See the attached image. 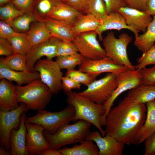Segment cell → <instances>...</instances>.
<instances>
[{
	"label": "cell",
	"mask_w": 155,
	"mask_h": 155,
	"mask_svg": "<svg viewBox=\"0 0 155 155\" xmlns=\"http://www.w3.org/2000/svg\"><path fill=\"white\" fill-rule=\"evenodd\" d=\"M146 104L135 102L127 96L112 108L106 117L105 131L127 145L138 144L141 129L145 121Z\"/></svg>",
	"instance_id": "6da1fadb"
},
{
	"label": "cell",
	"mask_w": 155,
	"mask_h": 155,
	"mask_svg": "<svg viewBox=\"0 0 155 155\" xmlns=\"http://www.w3.org/2000/svg\"><path fill=\"white\" fill-rule=\"evenodd\" d=\"M67 103L75 110L73 121L82 120L94 125L103 136L106 135L102 126H104L106 110L103 104L96 103L89 98L72 91L66 94Z\"/></svg>",
	"instance_id": "7a4b0ae2"
},
{
	"label": "cell",
	"mask_w": 155,
	"mask_h": 155,
	"mask_svg": "<svg viewBox=\"0 0 155 155\" xmlns=\"http://www.w3.org/2000/svg\"><path fill=\"white\" fill-rule=\"evenodd\" d=\"M91 125L84 121L79 120L72 124H65L54 134L45 130L43 134L50 147L59 149L67 145L80 143L86 140L91 132Z\"/></svg>",
	"instance_id": "3957f363"
},
{
	"label": "cell",
	"mask_w": 155,
	"mask_h": 155,
	"mask_svg": "<svg viewBox=\"0 0 155 155\" xmlns=\"http://www.w3.org/2000/svg\"><path fill=\"white\" fill-rule=\"evenodd\" d=\"M15 94L18 103H23L28 109H44L52 96L49 88L39 79L24 86L16 85Z\"/></svg>",
	"instance_id": "277c9868"
},
{
	"label": "cell",
	"mask_w": 155,
	"mask_h": 155,
	"mask_svg": "<svg viewBox=\"0 0 155 155\" xmlns=\"http://www.w3.org/2000/svg\"><path fill=\"white\" fill-rule=\"evenodd\" d=\"M75 110L71 105L58 112H50L44 109L38 110L35 115L26 118L25 122L41 125L45 130L54 134L62 126L72 121Z\"/></svg>",
	"instance_id": "5b68a950"
},
{
	"label": "cell",
	"mask_w": 155,
	"mask_h": 155,
	"mask_svg": "<svg viewBox=\"0 0 155 155\" xmlns=\"http://www.w3.org/2000/svg\"><path fill=\"white\" fill-rule=\"evenodd\" d=\"M132 40V38L126 33L121 34L117 38L113 32H108L102 41L106 56L117 65L135 70L134 66L128 58L127 52V46Z\"/></svg>",
	"instance_id": "8992f818"
},
{
	"label": "cell",
	"mask_w": 155,
	"mask_h": 155,
	"mask_svg": "<svg viewBox=\"0 0 155 155\" xmlns=\"http://www.w3.org/2000/svg\"><path fill=\"white\" fill-rule=\"evenodd\" d=\"M116 75L108 73L101 78L94 80L87 86V89L78 93L96 103L103 104L111 97L118 86Z\"/></svg>",
	"instance_id": "52a82bcc"
},
{
	"label": "cell",
	"mask_w": 155,
	"mask_h": 155,
	"mask_svg": "<svg viewBox=\"0 0 155 155\" xmlns=\"http://www.w3.org/2000/svg\"><path fill=\"white\" fill-rule=\"evenodd\" d=\"M61 69L56 61L46 59L37 61L34 71L39 73L40 79L48 87L52 94H57L63 90Z\"/></svg>",
	"instance_id": "ba28073f"
},
{
	"label": "cell",
	"mask_w": 155,
	"mask_h": 155,
	"mask_svg": "<svg viewBox=\"0 0 155 155\" xmlns=\"http://www.w3.org/2000/svg\"><path fill=\"white\" fill-rule=\"evenodd\" d=\"M26 104L20 103L16 108L9 111H0V143L1 146L10 152L9 137L13 129L17 130L20 126L21 117L28 110Z\"/></svg>",
	"instance_id": "9c48e42d"
},
{
	"label": "cell",
	"mask_w": 155,
	"mask_h": 155,
	"mask_svg": "<svg viewBox=\"0 0 155 155\" xmlns=\"http://www.w3.org/2000/svg\"><path fill=\"white\" fill-rule=\"evenodd\" d=\"M97 35L95 31H92L75 35L73 42L84 58L98 60L106 56L104 49L97 39Z\"/></svg>",
	"instance_id": "30bf717a"
},
{
	"label": "cell",
	"mask_w": 155,
	"mask_h": 155,
	"mask_svg": "<svg viewBox=\"0 0 155 155\" xmlns=\"http://www.w3.org/2000/svg\"><path fill=\"white\" fill-rule=\"evenodd\" d=\"M118 86L111 97L105 102L104 106L106 116L113 105L116 99L123 92L131 90L142 83L141 74L139 70H127L123 71L116 75Z\"/></svg>",
	"instance_id": "8fae6325"
},
{
	"label": "cell",
	"mask_w": 155,
	"mask_h": 155,
	"mask_svg": "<svg viewBox=\"0 0 155 155\" xmlns=\"http://www.w3.org/2000/svg\"><path fill=\"white\" fill-rule=\"evenodd\" d=\"M61 40L51 36L44 41L32 46L30 52L25 56L28 71H34L35 64L42 57L45 56L48 59H52L57 57V47Z\"/></svg>",
	"instance_id": "7c38bea8"
},
{
	"label": "cell",
	"mask_w": 155,
	"mask_h": 155,
	"mask_svg": "<svg viewBox=\"0 0 155 155\" xmlns=\"http://www.w3.org/2000/svg\"><path fill=\"white\" fill-rule=\"evenodd\" d=\"M128 69L125 66L115 64L111 58L106 56L98 60L84 58L82 63L79 65L78 70L96 78L100 74L105 72L112 73L117 75Z\"/></svg>",
	"instance_id": "4fadbf2b"
},
{
	"label": "cell",
	"mask_w": 155,
	"mask_h": 155,
	"mask_svg": "<svg viewBox=\"0 0 155 155\" xmlns=\"http://www.w3.org/2000/svg\"><path fill=\"white\" fill-rule=\"evenodd\" d=\"M25 125L27 130L26 142L27 151L31 155H41L44 150L50 147L43 134L44 129L36 124L25 123Z\"/></svg>",
	"instance_id": "5bb4252c"
},
{
	"label": "cell",
	"mask_w": 155,
	"mask_h": 155,
	"mask_svg": "<svg viewBox=\"0 0 155 155\" xmlns=\"http://www.w3.org/2000/svg\"><path fill=\"white\" fill-rule=\"evenodd\" d=\"M86 140L95 142L99 150V155H122L125 144L114 137L106 134L102 137L98 131L90 133Z\"/></svg>",
	"instance_id": "9a60e30c"
},
{
	"label": "cell",
	"mask_w": 155,
	"mask_h": 155,
	"mask_svg": "<svg viewBox=\"0 0 155 155\" xmlns=\"http://www.w3.org/2000/svg\"><path fill=\"white\" fill-rule=\"evenodd\" d=\"M117 11L124 16L127 24L138 32L144 33L153 19L151 16L145 11L127 6L121 7Z\"/></svg>",
	"instance_id": "2e32d148"
},
{
	"label": "cell",
	"mask_w": 155,
	"mask_h": 155,
	"mask_svg": "<svg viewBox=\"0 0 155 155\" xmlns=\"http://www.w3.org/2000/svg\"><path fill=\"white\" fill-rule=\"evenodd\" d=\"M26 112L21 117V123L19 128L12 130L9 137L10 152L12 155H31L26 146V135L27 132L25 125L26 118Z\"/></svg>",
	"instance_id": "e0dca14e"
},
{
	"label": "cell",
	"mask_w": 155,
	"mask_h": 155,
	"mask_svg": "<svg viewBox=\"0 0 155 155\" xmlns=\"http://www.w3.org/2000/svg\"><path fill=\"white\" fill-rule=\"evenodd\" d=\"M123 29L129 30L135 34V37L139 35L138 32L127 25L124 16L118 11L107 14L100 20V23L96 30L100 40L103 39L102 33L107 30H116L119 31Z\"/></svg>",
	"instance_id": "ac0fdd59"
},
{
	"label": "cell",
	"mask_w": 155,
	"mask_h": 155,
	"mask_svg": "<svg viewBox=\"0 0 155 155\" xmlns=\"http://www.w3.org/2000/svg\"><path fill=\"white\" fill-rule=\"evenodd\" d=\"M0 79H5L11 82L14 81L18 85L22 86L40 79V76L37 71L30 72L10 69L6 67L0 59Z\"/></svg>",
	"instance_id": "d6986e66"
},
{
	"label": "cell",
	"mask_w": 155,
	"mask_h": 155,
	"mask_svg": "<svg viewBox=\"0 0 155 155\" xmlns=\"http://www.w3.org/2000/svg\"><path fill=\"white\" fill-rule=\"evenodd\" d=\"M16 85L4 79L0 81V111L14 110L19 106L15 94Z\"/></svg>",
	"instance_id": "ffe728a7"
},
{
	"label": "cell",
	"mask_w": 155,
	"mask_h": 155,
	"mask_svg": "<svg viewBox=\"0 0 155 155\" xmlns=\"http://www.w3.org/2000/svg\"><path fill=\"white\" fill-rule=\"evenodd\" d=\"M43 21L50 31L52 36L63 41L73 42L75 35L72 25L49 17L46 18Z\"/></svg>",
	"instance_id": "44dd1931"
},
{
	"label": "cell",
	"mask_w": 155,
	"mask_h": 155,
	"mask_svg": "<svg viewBox=\"0 0 155 155\" xmlns=\"http://www.w3.org/2000/svg\"><path fill=\"white\" fill-rule=\"evenodd\" d=\"M82 14L61 1L54 6L48 17L72 25Z\"/></svg>",
	"instance_id": "7402d4cb"
},
{
	"label": "cell",
	"mask_w": 155,
	"mask_h": 155,
	"mask_svg": "<svg viewBox=\"0 0 155 155\" xmlns=\"http://www.w3.org/2000/svg\"><path fill=\"white\" fill-rule=\"evenodd\" d=\"M127 96L135 102L146 104L155 99V84L141 83L130 90Z\"/></svg>",
	"instance_id": "603a6c76"
},
{
	"label": "cell",
	"mask_w": 155,
	"mask_h": 155,
	"mask_svg": "<svg viewBox=\"0 0 155 155\" xmlns=\"http://www.w3.org/2000/svg\"><path fill=\"white\" fill-rule=\"evenodd\" d=\"M147 108L145 121L140 130L138 144L155 132V99L146 104Z\"/></svg>",
	"instance_id": "cb8c5ba5"
},
{
	"label": "cell",
	"mask_w": 155,
	"mask_h": 155,
	"mask_svg": "<svg viewBox=\"0 0 155 155\" xmlns=\"http://www.w3.org/2000/svg\"><path fill=\"white\" fill-rule=\"evenodd\" d=\"M26 33L28 40L32 47L52 36L50 31L44 21L34 22Z\"/></svg>",
	"instance_id": "d4e9b609"
},
{
	"label": "cell",
	"mask_w": 155,
	"mask_h": 155,
	"mask_svg": "<svg viewBox=\"0 0 155 155\" xmlns=\"http://www.w3.org/2000/svg\"><path fill=\"white\" fill-rule=\"evenodd\" d=\"M62 155H99V150L92 140H85L71 147L59 149Z\"/></svg>",
	"instance_id": "484cf974"
},
{
	"label": "cell",
	"mask_w": 155,
	"mask_h": 155,
	"mask_svg": "<svg viewBox=\"0 0 155 155\" xmlns=\"http://www.w3.org/2000/svg\"><path fill=\"white\" fill-rule=\"evenodd\" d=\"M100 23V20L91 14H82L72 25L74 35L95 31Z\"/></svg>",
	"instance_id": "4316f807"
},
{
	"label": "cell",
	"mask_w": 155,
	"mask_h": 155,
	"mask_svg": "<svg viewBox=\"0 0 155 155\" xmlns=\"http://www.w3.org/2000/svg\"><path fill=\"white\" fill-rule=\"evenodd\" d=\"M155 42V16L148 25L146 31L135 37L134 45L142 52L148 50Z\"/></svg>",
	"instance_id": "83f0119b"
},
{
	"label": "cell",
	"mask_w": 155,
	"mask_h": 155,
	"mask_svg": "<svg viewBox=\"0 0 155 155\" xmlns=\"http://www.w3.org/2000/svg\"><path fill=\"white\" fill-rule=\"evenodd\" d=\"M7 39L11 44L15 53L26 56L32 47L28 40L26 33H18Z\"/></svg>",
	"instance_id": "f1b7e54d"
},
{
	"label": "cell",
	"mask_w": 155,
	"mask_h": 155,
	"mask_svg": "<svg viewBox=\"0 0 155 155\" xmlns=\"http://www.w3.org/2000/svg\"><path fill=\"white\" fill-rule=\"evenodd\" d=\"M61 0H38L32 7V12L36 21H43L54 6Z\"/></svg>",
	"instance_id": "f546056e"
},
{
	"label": "cell",
	"mask_w": 155,
	"mask_h": 155,
	"mask_svg": "<svg viewBox=\"0 0 155 155\" xmlns=\"http://www.w3.org/2000/svg\"><path fill=\"white\" fill-rule=\"evenodd\" d=\"M0 59L6 67L10 69L19 71H28L25 56L14 53L5 58Z\"/></svg>",
	"instance_id": "4dcf8cb0"
},
{
	"label": "cell",
	"mask_w": 155,
	"mask_h": 155,
	"mask_svg": "<svg viewBox=\"0 0 155 155\" xmlns=\"http://www.w3.org/2000/svg\"><path fill=\"white\" fill-rule=\"evenodd\" d=\"M84 58L79 53L70 55L57 57L56 61L61 69H74L82 63Z\"/></svg>",
	"instance_id": "1f68e13d"
},
{
	"label": "cell",
	"mask_w": 155,
	"mask_h": 155,
	"mask_svg": "<svg viewBox=\"0 0 155 155\" xmlns=\"http://www.w3.org/2000/svg\"><path fill=\"white\" fill-rule=\"evenodd\" d=\"M36 21L35 18L32 12L24 13L15 18L10 26L17 32H24L28 31L31 23Z\"/></svg>",
	"instance_id": "d6a6232c"
},
{
	"label": "cell",
	"mask_w": 155,
	"mask_h": 155,
	"mask_svg": "<svg viewBox=\"0 0 155 155\" xmlns=\"http://www.w3.org/2000/svg\"><path fill=\"white\" fill-rule=\"evenodd\" d=\"M84 13L91 14L100 20L108 14L104 0H90Z\"/></svg>",
	"instance_id": "836d02e7"
},
{
	"label": "cell",
	"mask_w": 155,
	"mask_h": 155,
	"mask_svg": "<svg viewBox=\"0 0 155 155\" xmlns=\"http://www.w3.org/2000/svg\"><path fill=\"white\" fill-rule=\"evenodd\" d=\"M23 12L16 8L14 5L9 3L0 7V18L10 25L16 18L23 14Z\"/></svg>",
	"instance_id": "e575fe53"
},
{
	"label": "cell",
	"mask_w": 155,
	"mask_h": 155,
	"mask_svg": "<svg viewBox=\"0 0 155 155\" xmlns=\"http://www.w3.org/2000/svg\"><path fill=\"white\" fill-rule=\"evenodd\" d=\"M137 64L134 65V67L135 69L138 70L146 67L148 65H155V44L143 53L142 56L137 59Z\"/></svg>",
	"instance_id": "d590c367"
},
{
	"label": "cell",
	"mask_w": 155,
	"mask_h": 155,
	"mask_svg": "<svg viewBox=\"0 0 155 155\" xmlns=\"http://www.w3.org/2000/svg\"><path fill=\"white\" fill-rule=\"evenodd\" d=\"M65 76L87 86L96 80V78L87 73L75 69L67 70Z\"/></svg>",
	"instance_id": "8d00e7d4"
},
{
	"label": "cell",
	"mask_w": 155,
	"mask_h": 155,
	"mask_svg": "<svg viewBox=\"0 0 155 155\" xmlns=\"http://www.w3.org/2000/svg\"><path fill=\"white\" fill-rule=\"evenodd\" d=\"M78 53V49L73 42L61 40L57 47V57L67 56Z\"/></svg>",
	"instance_id": "74e56055"
},
{
	"label": "cell",
	"mask_w": 155,
	"mask_h": 155,
	"mask_svg": "<svg viewBox=\"0 0 155 155\" xmlns=\"http://www.w3.org/2000/svg\"><path fill=\"white\" fill-rule=\"evenodd\" d=\"M139 71L142 83L149 84H155V65L151 68L145 67Z\"/></svg>",
	"instance_id": "f35d334b"
},
{
	"label": "cell",
	"mask_w": 155,
	"mask_h": 155,
	"mask_svg": "<svg viewBox=\"0 0 155 155\" xmlns=\"http://www.w3.org/2000/svg\"><path fill=\"white\" fill-rule=\"evenodd\" d=\"M62 83L63 90L65 94L72 91V90L80 89L81 86L80 84L65 76L62 77Z\"/></svg>",
	"instance_id": "ab89813d"
},
{
	"label": "cell",
	"mask_w": 155,
	"mask_h": 155,
	"mask_svg": "<svg viewBox=\"0 0 155 155\" xmlns=\"http://www.w3.org/2000/svg\"><path fill=\"white\" fill-rule=\"evenodd\" d=\"M62 1L74 9L84 13L90 0H61Z\"/></svg>",
	"instance_id": "60d3db41"
},
{
	"label": "cell",
	"mask_w": 155,
	"mask_h": 155,
	"mask_svg": "<svg viewBox=\"0 0 155 155\" xmlns=\"http://www.w3.org/2000/svg\"><path fill=\"white\" fill-rule=\"evenodd\" d=\"M107 14L116 12L121 7L127 6L124 0H104Z\"/></svg>",
	"instance_id": "b9f144b4"
},
{
	"label": "cell",
	"mask_w": 155,
	"mask_h": 155,
	"mask_svg": "<svg viewBox=\"0 0 155 155\" xmlns=\"http://www.w3.org/2000/svg\"><path fill=\"white\" fill-rule=\"evenodd\" d=\"M144 155H155V132L152 134L144 141Z\"/></svg>",
	"instance_id": "7bdbcfd3"
},
{
	"label": "cell",
	"mask_w": 155,
	"mask_h": 155,
	"mask_svg": "<svg viewBox=\"0 0 155 155\" xmlns=\"http://www.w3.org/2000/svg\"><path fill=\"white\" fill-rule=\"evenodd\" d=\"M18 33L16 32L9 24L1 20H0V37L7 39Z\"/></svg>",
	"instance_id": "ee69618b"
},
{
	"label": "cell",
	"mask_w": 155,
	"mask_h": 155,
	"mask_svg": "<svg viewBox=\"0 0 155 155\" xmlns=\"http://www.w3.org/2000/svg\"><path fill=\"white\" fill-rule=\"evenodd\" d=\"M14 53L11 44L6 38L0 37V55L6 57Z\"/></svg>",
	"instance_id": "f6af8a7d"
},
{
	"label": "cell",
	"mask_w": 155,
	"mask_h": 155,
	"mask_svg": "<svg viewBox=\"0 0 155 155\" xmlns=\"http://www.w3.org/2000/svg\"><path fill=\"white\" fill-rule=\"evenodd\" d=\"M33 0H14L13 2L18 9L24 13L32 12Z\"/></svg>",
	"instance_id": "bcb514c9"
},
{
	"label": "cell",
	"mask_w": 155,
	"mask_h": 155,
	"mask_svg": "<svg viewBox=\"0 0 155 155\" xmlns=\"http://www.w3.org/2000/svg\"><path fill=\"white\" fill-rule=\"evenodd\" d=\"M127 6L145 11L148 0H124Z\"/></svg>",
	"instance_id": "7dc6e473"
},
{
	"label": "cell",
	"mask_w": 155,
	"mask_h": 155,
	"mask_svg": "<svg viewBox=\"0 0 155 155\" xmlns=\"http://www.w3.org/2000/svg\"><path fill=\"white\" fill-rule=\"evenodd\" d=\"M145 11L151 16H155V0H148Z\"/></svg>",
	"instance_id": "c3c4849f"
},
{
	"label": "cell",
	"mask_w": 155,
	"mask_h": 155,
	"mask_svg": "<svg viewBox=\"0 0 155 155\" xmlns=\"http://www.w3.org/2000/svg\"><path fill=\"white\" fill-rule=\"evenodd\" d=\"M41 155H62L59 149L50 147L44 150Z\"/></svg>",
	"instance_id": "681fc988"
},
{
	"label": "cell",
	"mask_w": 155,
	"mask_h": 155,
	"mask_svg": "<svg viewBox=\"0 0 155 155\" xmlns=\"http://www.w3.org/2000/svg\"><path fill=\"white\" fill-rule=\"evenodd\" d=\"M11 155L10 152L7 151L4 147L1 146L0 147V155Z\"/></svg>",
	"instance_id": "f907efd6"
},
{
	"label": "cell",
	"mask_w": 155,
	"mask_h": 155,
	"mask_svg": "<svg viewBox=\"0 0 155 155\" xmlns=\"http://www.w3.org/2000/svg\"><path fill=\"white\" fill-rule=\"evenodd\" d=\"M10 0H0V5H2L5 3H6Z\"/></svg>",
	"instance_id": "816d5d0a"
}]
</instances>
